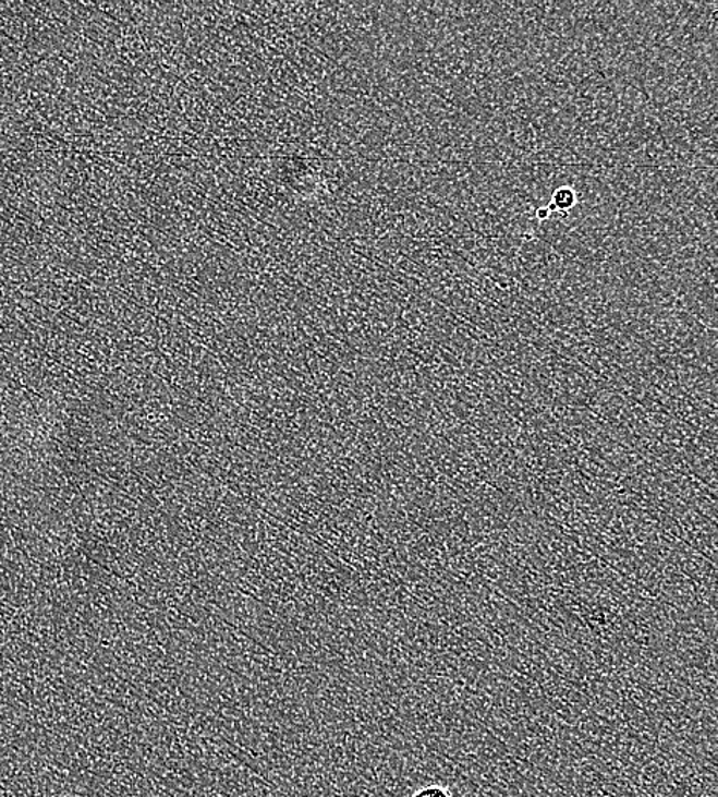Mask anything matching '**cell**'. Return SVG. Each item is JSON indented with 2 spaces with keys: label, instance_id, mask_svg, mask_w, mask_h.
I'll return each mask as SVG.
<instances>
[{
  "label": "cell",
  "instance_id": "obj_1",
  "mask_svg": "<svg viewBox=\"0 0 718 797\" xmlns=\"http://www.w3.org/2000/svg\"><path fill=\"white\" fill-rule=\"evenodd\" d=\"M550 203L557 212H570L577 204V192L570 186L558 188L551 195Z\"/></svg>",
  "mask_w": 718,
  "mask_h": 797
},
{
  "label": "cell",
  "instance_id": "obj_2",
  "mask_svg": "<svg viewBox=\"0 0 718 797\" xmlns=\"http://www.w3.org/2000/svg\"><path fill=\"white\" fill-rule=\"evenodd\" d=\"M412 797H453L451 789L441 785H428L415 792Z\"/></svg>",
  "mask_w": 718,
  "mask_h": 797
},
{
  "label": "cell",
  "instance_id": "obj_3",
  "mask_svg": "<svg viewBox=\"0 0 718 797\" xmlns=\"http://www.w3.org/2000/svg\"><path fill=\"white\" fill-rule=\"evenodd\" d=\"M550 215L551 214L547 207H539V209L536 210V218H538L539 221L549 220Z\"/></svg>",
  "mask_w": 718,
  "mask_h": 797
}]
</instances>
